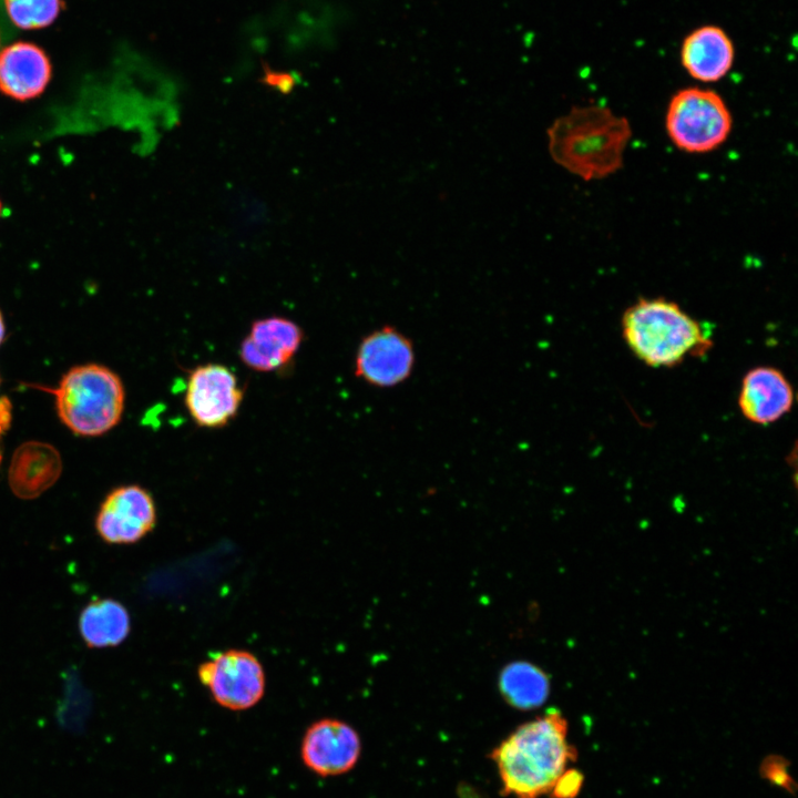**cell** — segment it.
Masks as SVG:
<instances>
[{"label": "cell", "mask_w": 798, "mask_h": 798, "mask_svg": "<svg viewBox=\"0 0 798 798\" xmlns=\"http://www.w3.org/2000/svg\"><path fill=\"white\" fill-rule=\"evenodd\" d=\"M131 630L126 608L111 598L88 604L80 615V633L89 647H109L122 643Z\"/></svg>", "instance_id": "obj_16"}, {"label": "cell", "mask_w": 798, "mask_h": 798, "mask_svg": "<svg viewBox=\"0 0 798 798\" xmlns=\"http://www.w3.org/2000/svg\"><path fill=\"white\" fill-rule=\"evenodd\" d=\"M361 753L358 733L349 724L336 718H323L310 724L300 741L304 766L320 777L340 776L350 771Z\"/></svg>", "instance_id": "obj_9"}, {"label": "cell", "mask_w": 798, "mask_h": 798, "mask_svg": "<svg viewBox=\"0 0 798 798\" xmlns=\"http://www.w3.org/2000/svg\"><path fill=\"white\" fill-rule=\"evenodd\" d=\"M582 784L581 775L575 770H565L554 784L552 798H573Z\"/></svg>", "instance_id": "obj_19"}, {"label": "cell", "mask_w": 798, "mask_h": 798, "mask_svg": "<svg viewBox=\"0 0 798 798\" xmlns=\"http://www.w3.org/2000/svg\"><path fill=\"white\" fill-rule=\"evenodd\" d=\"M0 214H1V202H0Z\"/></svg>", "instance_id": "obj_21"}, {"label": "cell", "mask_w": 798, "mask_h": 798, "mask_svg": "<svg viewBox=\"0 0 798 798\" xmlns=\"http://www.w3.org/2000/svg\"><path fill=\"white\" fill-rule=\"evenodd\" d=\"M59 417L74 433L99 436L120 421L124 388L120 377L100 365L69 370L54 389Z\"/></svg>", "instance_id": "obj_4"}, {"label": "cell", "mask_w": 798, "mask_h": 798, "mask_svg": "<svg viewBox=\"0 0 798 798\" xmlns=\"http://www.w3.org/2000/svg\"><path fill=\"white\" fill-rule=\"evenodd\" d=\"M505 796L538 798L551 792L574 759L567 741V723L559 710L524 723L495 747L491 755Z\"/></svg>", "instance_id": "obj_2"}, {"label": "cell", "mask_w": 798, "mask_h": 798, "mask_svg": "<svg viewBox=\"0 0 798 798\" xmlns=\"http://www.w3.org/2000/svg\"><path fill=\"white\" fill-rule=\"evenodd\" d=\"M3 337H4V324H3V319H2V316L0 313V344L3 339Z\"/></svg>", "instance_id": "obj_20"}, {"label": "cell", "mask_w": 798, "mask_h": 798, "mask_svg": "<svg viewBox=\"0 0 798 798\" xmlns=\"http://www.w3.org/2000/svg\"><path fill=\"white\" fill-rule=\"evenodd\" d=\"M665 130L679 151L705 154L719 149L733 130L732 112L715 91L698 86L678 90L665 113Z\"/></svg>", "instance_id": "obj_5"}, {"label": "cell", "mask_w": 798, "mask_h": 798, "mask_svg": "<svg viewBox=\"0 0 798 798\" xmlns=\"http://www.w3.org/2000/svg\"><path fill=\"white\" fill-rule=\"evenodd\" d=\"M11 21L22 29H39L51 24L58 17L61 0H4Z\"/></svg>", "instance_id": "obj_18"}, {"label": "cell", "mask_w": 798, "mask_h": 798, "mask_svg": "<svg viewBox=\"0 0 798 798\" xmlns=\"http://www.w3.org/2000/svg\"><path fill=\"white\" fill-rule=\"evenodd\" d=\"M51 79L47 54L35 44L17 42L0 52V91L18 101L39 96Z\"/></svg>", "instance_id": "obj_13"}, {"label": "cell", "mask_w": 798, "mask_h": 798, "mask_svg": "<svg viewBox=\"0 0 798 798\" xmlns=\"http://www.w3.org/2000/svg\"><path fill=\"white\" fill-rule=\"evenodd\" d=\"M198 678L213 699L231 710L254 707L265 693V673L258 658L244 649L218 653L198 667Z\"/></svg>", "instance_id": "obj_6"}, {"label": "cell", "mask_w": 798, "mask_h": 798, "mask_svg": "<svg viewBox=\"0 0 798 798\" xmlns=\"http://www.w3.org/2000/svg\"><path fill=\"white\" fill-rule=\"evenodd\" d=\"M62 471L59 452L44 442H25L14 452L9 468V484L21 499H33L52 487Z\"/></svg>", "instance_id": "obj_15"}, {"label": "cell", "mask_w": 798, "mask_h": 798, "mask_svg": "<svg viewBox=\"0 0 798 798\" xmlns=\"http://www.w3.org/2000/svg\"><path fill=\"white\" fill-rule=\"evenodd\" d=\"M737 403L746 420L768 426L791 411L795 390L780 369L774 366H756L744 375Z\"/></svg>", "instance_id": "obj_11"}, {"label": "cell", "mask_w": 798, "mask_h": 798, "mask_svg": "<svg viewBox=\"0 0 798 798\" xmlns=\"http://www.w3.org/2000/svg\"><path fill=\"white\" fill-rule=\"evenodd\" d=\"M501 692L508 703L519 709L540 706L548 696L545 676L529 664H514L504 669L500 681Z\"/></svg>", "instance_id": "obj_17"}, {"label": "cell", "mask_w": 798, "mask_h": 798, "mask_svg": "<svg viewBox=\"0 0 798 798\" xmlns=\"http://www.w3.org/2000/svg\"><path fill=\"white\" fill-rule=\"evenodd\" d=\"M621 327L631 352L652 368H674L714 345L699 320L665 297H640L624 310Z\"/></svg>", "instance_id": "obj_3"}, {"label": "cell", "mask_w": 798, "mask_h": 798, "mask_svg": "<svg viewBox=\"0 0 798 798\" xmlns=\"http://www.w3.org/2000/svg\"><path fill=\"white\" fill-rule=\"evenodd\" d=\"M236 375L221 364L195 367L187 377L185 406L202 428H222L233 420L243 401Z\"/></svg>", "instance_id": "obj_8"}, {"label": "cell", "mask_w": 798, "mask_h": 798, "mask_svg": "<svg viewBox=\"0 0 798 798\" xmlns=\"http://www.w3.org/2000/svg\"><path fill=\"white\" fill-rule=\"evenodd\" d=\"M415 365L412 340L397 327L385 325L369 331L359 341L354 372L371 387L389 389L406 382Z\"/></svg>", "instance_id": "obj_7"}, {"label": "cell", "mask_w": 798, "mask_h": 798, "mask_svg": "<svg viewBox=\"0 0 798 798\" xmlns=\"http://www.w3.org/2000/svg\"><path fill=\"white\" fill-rule=\"evenodd\" d=\"M156 523V508L151 493L139 485L114 489L103 501L95 526L108 543L130 544L143 539Z\"/></svg>", "instance_id": "obj_10"}, {"label": "cell", "mask_w": 798, "mask_h": 798, "mask_svg": "<svg viewBox=\"0 0 798 798\" xmlns=\"http://www.w3.org/2000/svg\"><path fill=\"white\" fill-rule=\"evenodd\" d=\"M552 160L583 181L620 171L632 137L628 120L602 104L573 106L548 129Z\"/></svg>", "instance_id": "obj_1"}, {"label": "cell", "mask_w": 798, "mask_h": 798, "mask_svg": "<svg viewBox=\"0 0 798 798\" xmlns=\"http://www.w3.org/2000/svg\"><path fill=\"white\" fill-rule=\"evenodd\" d=\"M735 49L730 38L719 27L703 25L683 41L681 63L693 79L713 83L722 80L732 69Z\"/></svg>", "instance_id": "obj_14"}, {"label": "cell", "mask_w": 798, "mask_h": 798, "mask_svg": "<svg viewBox=\"0 0 798 798\" xmlns=\"http://www.w3.org/2000/svg\"><path fill=\"white\" fill-rule=\"evenodd\" d=\"M304 338L293 320L272 316L255 320L239 347L241 360L250 369L272 372L286 366Z\"/></svg>", "instance_id": "obj_12"}]
</instances>
